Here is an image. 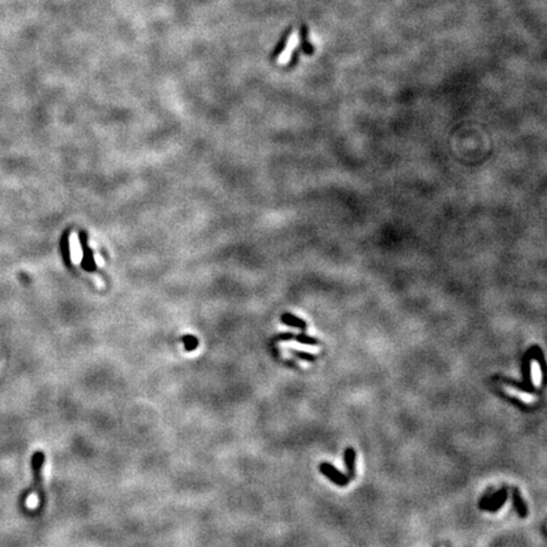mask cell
I'll return each instance as SVG.
<instances>
[{"mask_svg":"<svg viewBox=\"0 0 547 547\" xmlns=\"http://www.w3.org/2000/svg\"><path fill=\"white\" fill-rule=\"evenodd\" d=\"M181 341H183V343H184L185 350H187L188 352H191V351H194V350H196V347H198V344H199L198 338L193 335L184 336V337L181 338Z\"/></svg>","mask_w":547,"mask_h":547,"instance_id":"cell-13","label":"cell"},{"mask_svg":"<svg viewBox=\"0 0 547 547\" xmlns=\"http://www.w3.org/2000/svg\"><path fill=\"white\" fill-rule=\"evenodd\" d=\"M508 499V489L502 488L500 490H498L497 493H494L493 496L486 498L484 497L483 499L479 503V507L481 510H486V512H497L500 508L503 507L505 502Z\"/></svg>","mask_w":547,"mask_h":547,"instance_id":"cell-1","label":"cell"},{"mask_svg":"<svg viewBox=\"0 0 547 547\" xmlns=\"http://www.w3.org/2000/svg\"><path fill=\"white\" fill-rule=\"evenodd\" d=\"M512 499H513V507L516 509L517 514H518L521 518H526L528 516V509L526 507V503L523 502V498L521 496V491L517 488H514L512 490Z\"/></svg>","mask_w":547,"mask_h":547,"instance_id":"cell-9","label":"cell"},{"mask_svg":"<svg viewBox=\"0 0 547 547\" xmlns=\"http://www.w3.org/2000/svg\"><path fill=\"white\" fill-rule=\"evenodd\" d=\"M79 240H80L81 248H83V261H81V267L87 272H93L97 270V264L94 260V253L92 248L87 246V234L85 231L79 232Z\"/></svg>","mask_w":547,"mask_h":547,"instance_id":"cell-4","label":"cell"},{"mask_svg":"<svg viewBox=\"0 0 547 547\" xmlns=\"http://www.w3.org/2000/svg\"><path fill=\"white\" fill-rule=\"evenodd\" d=\"M343 460L350 479L356 477V451L354 447H347L343 451Z\"/></svg>","mask_w":547,"mask_h":547,"instance_id":"cell-6","label":"cell"},{"mask_svg":"<svg viewBox=\"0 0 547 547\" xmlns=\"http://www.w3.org/2000/svg\"><path fill=\"white\" fill-rule=\"evenodd\" d=\"M291 352L297 357H299V359H302V360H304V361H308V362H314V361L317 360V357L314 356V355L309 354V352L298 351V350H291Z\"/></svg>","mask_w":547,"mask_h":547,"instance_id":"cell-15","label":"cell"},{"mask_svg":"<svg viewBox=\"0 0 547 547\" xmlns=\"http://www.w3.org/2000/svg\"><path fill=\"white\" fill-rule=\"evenodd\" d=\"M319 471L337 486L349 485L350 480H351V479L349 478V475L342 474L340 470L336 469L330 462H321V464H319Z\"/></svg>","mask_w":547,"mask_h":547,"instance_id":"cell-3","label":"cell"},{"mask_svg":"<svg viewBox=\"0 0 547 547\" xmlns=\"http://www.w3.org/2000/svg\"><path fill=\"white\" fill-rule=\"evenodd\" d=\"M300 52H302V51H300V47H297V48H294V50H293L290 60H289V62H288V65H286V66L293 67V66H295V65H297L298 60H299V56H300Z\"/></svg>","mask_w":547,"mask_h":547,"instance_id":"cell-16","label":"cell"},{"mask_svg":"<svg viewBox=\"0 0 547 547\" xmlns=\"http://www.w3.org/2000/svg\"><path fill=\"white\" fill-rule=\"evenodd\" d=\"M43 465H45V453L42 451H37L34 452L33 458H32V472H33V485L34 490L37 493L40 500L43 498V490H42V470Z\"/></svg>","mask_w":547,"mask_h":547,"instance_id":"cell-2","label":"cell"},{"mask_svg":"<svg viewBox=\"0 0 547 547\" xmlns=\"http://www.w3.org/2000/svg\"><path fill=\"white\" fill-rule=\"evenodd\" d=\"M295 335L294 333L286 332V333H280L279 336H276V341H288V340H294Z\"/></svg>","mask_w":547,"mask_h":547,"instance_id":"cell-17","label":"cell"},{"mask_svg":"<svg viewBox=\"0 0 547 547\" xmlns=\"http://www.w3.org/2000/svg\"><path fill=\"white\" fill-rule=\"evenodd\" d=\"M528 351H530L531 356H532V359H535L536 361H537L538 365H540L541 374H542V384L546 385V382H547V362H546V359H545V355H543V351L541 350L540 346H537V344H535V346L531 347Z\"/></svg>","mask_w":547,"mask_h":547,"instance_id":"cell-5","label":"cell"},{"mask_svg":"<svg viewBox=\"0 0 547 547\" xmlns=\"http://www.w3.org/2000/svg\"><path fill=\"white\" fill-rule=\"evenodd\" d=\"M294 340H297L299 343L308 344V346H318L319 341L317 338L311 337V336L304 335V333H299V335H295Z\"/></svg>","mask_w":547,"mask_h":547,"instance_id":"cell-14","label":"cell"},{"mask_svg":"<svg viewBox=\"0 0 547 547\" xmlns=\"http://www.w3.org/2000/svg\"><path fill=\"white\" fill-rule=\"evenodd\" d=\"M60 248H61V256L67 267H71V251H70V239H68V231L62 234L60 240Z\"/></svg>","mask_w":547,"mask_h":547,"instance_id":"cell-11","label":"cell"},{"mask_svg":"<svg viewBox=\"0 0 547 547\" xmlns=\"http://www.w3.org/2000/svg\"><path fill=\"white\" fill-rule=\"evenodd\" d=\"M309 29L307 27V24H302V27H300V31H299V40H300V51L303 52V53L308 54V56H312V54L316 52V47H314L313 45H312L311 42H309Z\"/></svg>","mask_w":547,"mask_h":547,"instance_id":"cell-8","label":"cell"},{"mask_svg":"<svg viewBox=\"0 0 547 547\" xmlns=\"http://www.w3.org/2000/svg\"><path fill=\"white\" fill-rule=\"evenodd\" d=\"M281 322L286 325H290V327L299 328V330H305L307 328V323L303 319L298 318V317L293 316L290 313H284L281 316Z\"/></svg>","mask_w":547,"mask_h":547,"instance_id":"cell-12","label":"cell"},{"mask_svg":"<svg viewBox=\"0 0 547 547\" xmlns=\"http://www.w3.org/2000/svg\"><path fill=\"white\" fill-rule=\"evenodd\" d=\"M290 34H291V27H289V28L286 29V31L284 32L283 34H281L280 41L278 42V45H276L275 47H274V50L271 52V56H270V57H271L272 61H274V60L278 59V57L280 56V54L284 53V51H285L286 46H288L289 37H290Z\"/></svg>","mask_w":547,"mask_h":547,"instance_id":"cell-10","label":"cell"},{"mask_svg":"<svg viewBox=\"0 0 547 547\" xmlns=\"http://www.w3.org/2000/svg\"><path fill=\"white\" fill-rule=\"evenodd\" d=\"M531 360H532V356H531L530 351H526L523 359H522V375H523V384L528 387L531 390L536 392L532 382V376H531Z\"/></svg>","mask_w":547,"mask_h":547,"instance_id":"cell-7","label":"cell"}]
</instances>
